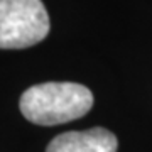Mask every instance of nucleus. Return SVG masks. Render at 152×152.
<instances>
[{
	"label": "nucleus",
	"instance_id": "1",
	"mask_svg": "<svg viewBox=\"0 0 152 152\" xmlns=\"http://www.w3.org/2000/svg\"><path fill=\"white\" fill-rule=\"evenodd\" d=\"M93 107V93L80 83H41L22 93V115L37 125H59L86 115Z\"/></svg>",
	"mask_w": 152,
	"mask_h": 152
},
{
	"label": "nucleus",
	"instance_id": "2",
	"mask_svg": "<svg viewBox=\"0 0 152 152\" xmlns=\"http://www.w3.org/2000/svg\"><path fill=\"white\" fill-rule=\"evenodd\" d=\"M49 34V15L41 0H0V49H24Z\"/></svg>",
	"mask_w": 152,
	"mask_h": 152
},
{
	"label": "nucleus",
	"instance_id": "3",
	"mask_svg": "<svg viewBox=\"0 0 152 152\" xmlns=\"http://www.w3.org/2000/svg\"><path fill=\"white\" fill-rule=\"evenodd\" d=\"M118 140L107 129L66 132L49 142L46 152H117Z\"/></svg>",
	"mask_w": 152,
	"mask_h": 152
}]
</instances>
